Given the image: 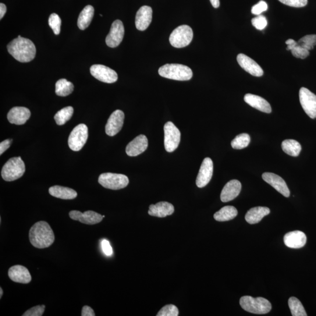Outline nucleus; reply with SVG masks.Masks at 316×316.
I'll return each instance as SVG.
<instances>
[{"label": "nucleus", "instance_id": "33", "mask_svg": "<svg viewBox=\"0 0 316 316\" xmlns=\"http://www.w3.org/2000/svg\"><path fill=\"white\" fill-rule=\"evenodd\" d=\"M289 307L293 316H307L303 304L295 297H291L288 300Z\"/></svg>", "mask_w": 316, "mask_h": 316}, {"label": "nucleus", "instance_id": "39", "mask_svg": "<svg viewBox=\"0 0 316 316\" xmlns=\"http://www.w3.org/2000/svg\"><path fill=\"white\" fill-rule=\"evenodd\" d=\"M253 26L258 30H263L267 26L268 21L264 16H258L251 20Z\"/></svg>", "mask_w": 316, "mask_h": 316}, {"label": "nucleus", "instance_id": "16", "mask_svg": "<svg viewBox=\"0 0 316 316\" xmlns=\"http://www.w3.org/2000/svg\"><path fill=\"white\" fill-rule=\"evenodd\" d=\"M238 63L247 72L254 76L261 77L263 76L264 70L253 59L248 56L240 53L237 57Z\"/></svg>", "mask_w": 316, "mask_h": 316}, {"label": "nucleus", "instance_id": "45", "mask_svg": "<svg viewBox=\"0 0 316 316\" xmlns=\"http://www.w3.org/2000/svg\"><path fill=\"white\" fill-rule=\"evenodd\" d=\"M81 316H95L94 311L92 308L88 306H84L81 311Z\"/></svg>", "mask_w": 316, "mask_h": 316}, {"label": "nucleus", "instance_id": "11", "mask_svg": "<svg viewBox=\"0 0 316 316\" xmlns=\"http://www.w3.org/2000/svg\"><path fill=\"white\" fill-rule=\"evenodd\" d=\"M90 73L95 79L106 83H113L118 80L115 70L102 65H94L90 67Z\"/></svg>", "mask_w": 316, "mask_h": 316}, {"label": "nucleus", "instance_id": "49", "mask_svg": "<svg viewBox=\"0 0 316 316\" xmlns=\"http://www.w3.org/2000/svg\"><path fill=\"white\" fill-rule=\"evenodd\" d=\"M0 292H1V294H0V298H2L3 296V289L1 287V288H0Z\"/></svg>", "mask_w": 316, "mask_h": 316}, {"label": "nucleus", "instance_id": "7", "mask_svg": "<svg viewBox=\"0 0 316 316\" xmlns=\"http://www.w3.org/2000/svg\"><path fill=\"white\" fill-rule=\"evenodd\" d=\"M98 183L106 189L120 190L128 186L129 179L122 174L104 173L99 176Z\"/></svg>", "mask_w": 316, "mask_h": 316}, {"label": "nucleus", "instance_id": "38", "mask_svg": "<svg viewBox=\"0 0 316 316\" xmlns=\"http://www.w3.org/2000/svg\"><path fill=\"white\" fill-rule=\"evenodd\" d=\"M290 51L292 52L293 56L295 57V58L301 59L306 58L307 57L310 55L309 51L301 47V46L298 45L297 43L295 47Z\"/></svg>", "mask_w": 316, "mask_h": 316}, {"label": "nucleus", "instance_id": "19", "mask_svg": "<svg viewBox=\"0 0 316 316\" xmlns=\"http://www.w3.org/2000/svg\"><path fill=\"white\" fill-rule=\"evenodd\" d=\"M30 117V110L24 107H15L11 109L7 115L9 122L16 125H23Z\"/></svg>", "mask_w": 316, "mask_h": 316}, {"label": "nucleus", "instance_id": "9", "mask_svg": "<svg viewBox=\"0 0 316 316\" xmlns=\"http://www.w3.org/2000/svg\"><path fill=\"white\" fill-rule=\"evenodd\" d=\"M164 144L167 152H172L178 147L180 141V131L171 122L164 126Z\"/></svg>", "mask_w": 316, "mask_h": 316}, {"label": "nucleus", "instance_id": "35", "mask_svg": "<svg viewBox=\"0 0 316 316\" xmlns=\"http://www.w3.org/2000/svg\"><path fill=\"white\" fill-rule=\"evenodd\" d=\"M297 43L308 51L312 50L316 45V35H306L300 39Z\"/></svg>", "mask_w": 316, "mask_h": 316}, {"label": "nucleus", "instance_id": "32", "mask_svg": "<svg viewBox=\"0 0 316 316\" xmlns=\"http://www.w3.org/2000/svg\"><path fill=\"white\" fill-rule=\"evenodd\" d=\"M73 112V108L71 106L66 107V108L59 110L54 117L56 124L59 126L64 125L72 118Z\"/></svg>", "mask_w": 316, "mask_h": 316}, {"label": "nucleus", "instance_id": "14", "mask_svg": "<svg viewBox=\"0 0 316 316\" xmlns=\"http://www.w3.org/2000/svg\"><path fill=\"white\" fill-rule=\"evenodd\" d=\"M69 216L75 221H79L85 225H93L100 223L103 217L93 211H86L81 213L79 211L72 210L70 212Z\"/></svg>", "mask_w": 316, "mask_h": 316}, {"label": "nucleus", "instance_id": "27", "mask_svg": "<svg viewBox=\"0 0 316 316\" xmlns=\"http://www.w3.org/2000/svg\"><path fill=\"white\" fill-rule=\"evenodd\" d=\"M270 209L266 207H256L252 208L248 211L245 219L250 225H255L260 223L265 216L269 214Z\"/></svg>", "mask_w": 316, "mask_h": 316}, {"label": "nucleus", "instance_id": "41", "mask_svg": "<svg viewBox=\"0 0 316 316\" xmlns=\"http://www.w3.org/2000/svg\"><path fill=\"white\" fill-rule=\"evenodd\" d=\"M268 5L264 1H260L252 8L251 12L254 15L260 16L262 13L268 10Z\"/></svg>", "mask_w": 316, "mask_h": 316}, {"label": "nucleus", "instance_id": "34", "mask_svg": "<svg viewBox=\"0 0 316 316\" xmlns=\"http://www.w3.org/2000/svg\"><path fill=\"white\" fill-rule=\"evenodd\" d=\"M251 138L248 134H241L232 141V147L235 150H242L249 145Z\"/></svg>", "mask_w": 316, "mask_h": 316}, {"label": "nucleus", "instance_id": "5", "mask_svg": "<svg viewBox=\"0 0 316 316\" xmlns=\"http://www.w3.org/2000/svg\"><path fill=\"white\" fill-rule=\"evenodd\" d=\"M26 172V166L21 157L11 158L3 167L2 176L7 182H12L22 177Z\"/></svg>", "mask_w": 316, "mask_h": 316}, {"label": "nucleus", "instance_id": "4", "mask_svg": "<svg viewBox=\"0 0 316 316\" xmlns=\"http://www.w3.org/2000/svg\"><path fill=\"white\" fill-rule=\"evenodd\" d=\"M240 304L244 310L253 314H264L272 309L269 301L261 297L254 298L245 296L241 298Z\"/></svg>", "mask_w": 316, "mask_h": 316}, {"label": "nucleus", "instance_id": "13", "mask_svg": "<svg viewBox=\"0 0 316 316\" xmlns=\"http://www.w3.org/2000/svg\"><path fill=\"white\" fill-rule=\"evenodd\" d=\"M125 116L122 110H117L110 116L106 126V133L109 136L118 134L123 126Z\"/></svg>", "mask_w": 316, "mask_h": 316}, {"label": "nucleus", "instance_id": "28", "mask_svg": "<svg viewBox=\"0 0 316 316\" xmlns=\"http://www.w3.org/2000/svg\"><path fill=\"white\" fill-rule=\"evenodd\" d=\"M94 9L93 6H87L81 11L77 20V26L81 30H86L93 19Z\"/></svg>", "mask_w": 316, "mask_h": 316}, {"label": "nucleus", "instance_id": "24", "mask_svg": "<svg viewBox=\"0 0 316 316\" xmlns=\"http://www.w3.org/2000/svg\"><path fill=\"white\" fill-rule=\"evenodd\" d=\"M175 211L173 205L166 201H161L156 204H151L149 208L148 214L151 216L163 218L172 215Z\"/></svg>", "mask_w": 316, "mask_h": 316}, {"label": "nucleus", "instance_id": "26", "mask_svg": "<svg viewBox=\"0 0 316 316\" xmlns=\"http://www.w3.org/2000/svg\"><path fill=\"white\" fill-rule=\"evenodd\" d=\"M49 193L51 196L63 200H72L77 196L76 191L70 188L54 186L49 188Z\"/></svg>", "mask_w": 316, "mask_h": 316}, {"label": "nucleus", "instance_id": "47", "mask_svg": "<svg viewBox=\"0 0 316 316\" xmlns=\"http://www.w3.org/2000/svg\"><path fill=\"white\" fill-rule=\"evenodd\" d=\"M7 12V7L5 4H0V19H2Z\"/></svg>", "mask_w": 316, "mask_h": 316}, {"label": "nucleus", "instance_id": "8", "mask_svg": "<svg viewBox=\"0 0 316 316\" xmlns=\"http://www.w3.org/2000/svg\"><path fill=\"white\" fill-rule=\"evenodd\" d=\"M88 138V128L84 124L77 126L71 132L69 139V147L74 151H79L86 144Z\"/></svg>", "mask_w": 316, "mask_h": 316}, {"label": "nucleus", "instance_id": "22", "mask_svg": "<svg viewBox=\"0 0 316 316\" xmlns=\"http://www.w3.org/2000/svg\"><path fill=\"white\" fill-rule=\"evenodd\" d=\"M9 278L17 283L27 284L31 281V275L28 269L22 265H15L9 270Z\"/></svg>", "mask_w": 316, "mask_h": 316}, {"label": "nucleus", "instance_id": "10", "mask_svg": "<svg viewBox=\"0 0 316 316\" xmlns=\"http://www.w3.org/2000/svg\"><path fill=\"white\" fill-rule=\"evenodd\" d=\"M299 99L301 106L307 115L312 119H316V95L307 88L301 87Z\"/></svg>", "mask_w": 316, "mask_h": 316}, {"label": "nucleus", "instance_id": "3", "mask_svg": "<svg viewBox=\"0 0 316 316\" xmlns=\"http://www.w3.org/2000/svg\"><path fill=\"white\" fill-rule=\"evenodd\" d=\"M159 75L166 79L187 81L193 76L192 70L190 67L180 64H166L160 67Z\"/></svg>", "mask_w": 316, "mask_h": 316}, {"label": "nucleus", "instance_id": "37", "mask_svg": "<svg viewBox=\"0 0 316 316\" xmlns=\"http://www.w3.org/2000/svg\"><path fill=\"white\" fill-rule=\"evenodd\" d=\"M178 315V308L173 304L166 305L157 314V316H177Z\"/></svg>", "mask_w": 316, "mask_h": 316}, {"label": "nucleus", "instance_id": "36", "mask_svg": "<svg viewBox=\"0 0 316 316\" xmlns=\"http://www.w3.org/2000/svg\"><path fill=\"white\" fill-rule=\"evenodd\" d=\"M48 23L49 26L52 28L53 33L56 35L60 34V26H61V19L58 15L55 13L51 14L49 18Z\"/></svg>", "mask_w": 316, "mask_h": 316}, {"label": "nucleus", "instance_id": "46", "mask_svg": "<svg viewBox=\"0 0 316 316\" xmlns=\"http://www.w3.org/2000/svg\"><path fill=\"white\" fill-rule=\"evenodd\" d=\"M286 44L287 45L286 50L291 51L297 45V42L292 40V39H289V40L286 41Z\"/></svg>", "mask_w": 316, "mask_h": 316}, {"label": "nucleus", "instance_id": "31", "mask_svg": "<svg viewBox=\"0 0 316 316\" xmlns=\"http://www.w3.org/2000/svg\"><path fill=\"white\" fill-rule=\"evenodd\" d=\"M73 90V83L65 79L59 80L55 85V93L59 96L66 97L72 93Z\"/></svg>", "mask_w": 316, "mask_h": 316}, {"label": "nucleus", "instance_id": "48", "mask_svg": "<svg viewBox=\"0 0 316 316\" xmlns=\"http://www.w3.org/2000/svg\"><path fill=\"white\" fill-rule=\"evenodd\" d=\"M212 5L215 9H218L220 7V0H210Z\"/></svg>", "mask_w": 316, "mask_h": 316}, {"label": "nucleus", "instance_id": "17", "mask_svg": "<svg viewBox=\"0 0 316 316\" xmlns=\"http://www.w3.org/2000/svg\"><path fill=\"white\" fill-rule=\"evenodd\" d=\"M263 179L266 183L274 188L279 193L286 197L290 196V190L287 187L285 181L281 177L275 173L266 172L262 175Z\"/></svg>", "mask_w": 316, "mask_h": 316}, {"label": "nucleus", "instance_id": "1", "mask_svg": "<svg viewBox=\"0 0 316 316\" xmlns=\"http://www.w3.org/2000/svg\"><path fill=\"white\" fill-rule=\"evenodd\" d=\"M7 49L11 55L22 63L32 61L36 55V48L33 42L20 35L10 42Z\"/></svg>", "mask_w": 316, "mask_h": 316}, {"label": "nucleus", "instance_id": "21", "mask_svg": "<svg viewBox=\"0 0 316 316\" xmlns=\"http://www.w3.org/2000/svg\"><path fill=\"white\" fill-rule=\"evenodd\" d=\"M283 240L284 243L287 247L298 249L305 246L307 237L303 232L300 231H294L286 234Z\"/></svg>", "mask_w": 316, "mask_h": 316}, {"label": "nucleus", "instance_id": "20", "mask_svg": "<svg viewBox=\"0 0 316 316\" xmlns=\"http://www.w3.org/2000/svg\"><path fill=\"white\" fill-rule=\"evenodd\" d=\"M152 9L151 7L144 6L138 11L136 17L137 29L143 31L147 30L152 22Z\"/></svg>", "mask_w": 316, "mask_h": 316}, {"label": "nucleus", "instance_id": "25", "mask_svg": "<svg viewBox=\"0 0 316 316\" xmlns=\"http://www.w3.org/2000/svg\"><path fill=\"white\" fill-rule=\"evenodd\" d=\"M244 99L248 104L256 109L259 111L266 113L272 112L271 105L264 98L257 95L247 94L245 95Z\"/></svg>", "mask_w": 316, "mask_h": 316}, {"label": "nucleus", "instance_id": "12", "mask_svg": "<svg viewBox=\"0 0 316 316\" xmlns=\"http://www.w3.org/2000/svg\"><path fill=\"white\" fill-rule=\"evenodd\" d=\"M124 25L122 21H114L111 29L106 39V44L110 48H116L122 43L124 36Z\"/></svg>", "mask_w": 316, "mask_h": 316}, {"label": "nucleus", "instance_id": "44", "mask_svg": "<svg viewBox=\"0 0 316 316\" xmlns=\"http://www.w3.org/2000/svg\"><path fill=\"white\" fill-rule=\"evenodd\" d=\"M12 140H6L2 142L0 144V155H2L4 152L6 151L11 146L12 143Z\"/></svg>", "mask_w": 316, "mask_h": 316}, {"label": "nucleus", "instance_id": "29", "mask_svg": "<svg viewBox=\"0 0 316 316\" xmlns=\"http://www.w3.org/2000/svg\"><path fill=\"white\" fill-rule=\"evenodd\" d=\"M237 215L238 211L236 207L232 205H227L216 212L214 215V218L218 222H227L235 218Z\"/></svg>", "mask_w": 316, "mask_h": 316}, {"label": "nucleus", "instance_id": "40", "mask_svg": "<svg viewBox=\"0 0 316 316\" xmlns=\"http://www.w3.org/2000/svg\"><path fill=\"white\" fill-rule=\"evenodd\" d=\"M45 308V305H39L25 312L23 316H42L44 313Z\"/></svg>", "mask_w": 316, "mask_h": 316}, {"label": "nucleus", "instance_id": "18", "mask_svg": "<svg viewBox=\"0 0 316 316\" xmlns=\"http://www.w3.org/2000/svg\"><path fill=\"white\" fill-rule=\"evenodd\" d=\"M148 141L144 135H140L130 142L126 147V153L130 157H136L147 150Z\"/></svg>", "mask_w": 316, "mask_h": 316}, {"label": "nucleus", "instance_id": "6", "mask_svg": "<svg viewBox=\"0 0 316 316\" xmlns=\"http://www.w3.org/2000/svg\"><path fill=\"white\" fill-rule=\"evenodd\" d=\"M192 29L186 25L180 26L174 30L169 37V42L172 47L182 48L187 47L193 40Z\"/></svg>", "mask_w": 316, "mask_h": 316}, {"label": "nucleus", "instance_id": "30", "mask_svg": "<svg viewBox=\"0 0 316 316\" xmlns=\"http://www.w3.org/2000/svg\"><path fill=\"white\" fill-rule=\"evenodd\" d=\"M282 148L284 152L294 157H298L301 150L300 143L294 140L283 141L282 143Z\"/></svg>", "mask_w": 316, "mask_h": 316}, {"label": "nucleus", "instance_id": "2", "mask_svg": "<svg viewBox=\"0 0 316 316\" xmlns=\"http://www.w3.org/2000/svg\"><path fill=\"white\" fill-rule=\"evenodd\" d=\"M29 238L30 243L39 249L51 246L55 241V235L50 226L44 221L38 222L31 227Z\"/></svg>", "mask_w": 316, "mask_h": 316}, {"label": "nucleus", "instance_id": "43", "mask_svg": "<svg viewBox=\"0 0 316 316\" xmlns=\"http://www.w3.org/2000/svg\"><path fill=\"white\" fill-rule=\"evenodd\" d=\"M102 250L107 256H111L113 254V249L112 246H110L109 241L103 240L101 242Z\"/></svg>", "mask_w": 316, "mask_h": 316}, {"label": "nucleus", "instance_id": "23", "mask_svg": "<svg viewBox=\"0 0 316 316\" xmlns=\"http://www.w3.org/2000/svg\"><path fill=\"white\" fill-rule=\"evenodd\" d=\"M241 183L237 180H230L224 187L220 198L223 202L232 201L239 196L241 190Z\"/></svg>", "mask_w": 316, "mask_h": 316}, {"label": "nucleus", "instance_id": "42", "mask_svg": "<svg viewBox=\"0 0 316 316\" xmlns=\"http://www.w3.org/2000/svg\"><path fill=\"white\" fill-rule=\"evenodd\" d=\"M279 1L283 5L296 8L306 6L308 2L307 0H279Z\"/></svg>", "mask_w": 316, "mask_h": 316}, {"label": "nucleus", "instance_id": "15", "mask_svg": "<svg viewBox=\"0 0 316 316\" xmlns=\"http://www.w3.org/2000/svg\"><path fill=\"white\" fill-rule=\"evenodd\" d=\"M213 173V163L210 158H205L201 163L196 179V185L202 188L210 182Z\"/></svg>", "mask_w": 316, "mask_h": 316}]
</instances>
